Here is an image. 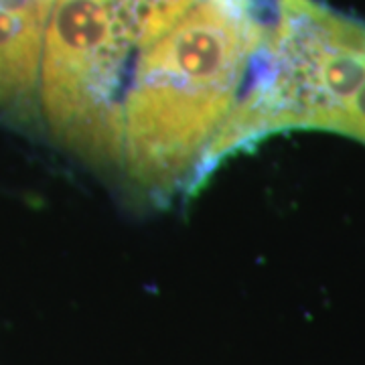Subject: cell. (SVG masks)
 <instances>
[{
    "label": "cell",
    "mask_w": 365,
    "mask_h": 365,
    "mask_svg": "<svg viewBox=\"0 0 365 365\" xmlns=\"http://www.w3.org/2000/svg\"><path fill=\"white\" fill-rule=\"evenodd\" d=\"M278 0H140L114 98L112 170L155 203L195 191L260 90Z\"/></svg>",
    "instance_id": "obj_1"
},
{
    "label": "cell",
    "mask_w": 365,
    "mask_h": 365,
    "mask_svg": "<svg viewBox=\"0 0 365 365\" xmlns=\"http://www.w3.org/2000/svg\"><path fill=\"white\" fill-rule=\"evenodd\" d=\"M140 0H51L41 51V112L59 143L112 169L114 98Z\"/></svg>",
    "instance_id": "obj_2"
},
{
    "label": "cell",
    "mask_w": 365,
    "mask_h": 365,
    "mask_svg": "<svg viewBox=\"0 0 365 365\" xmlns=\"http://www.w3.org/2000/svg\"><path fill=\"white\" fill-rule=\"evenodd\" d=\"M51 0H0V108H29L39 81Z\"/></svg>",
    "instance_id": "obj_3"
},
{
    "label": "cell",
    "mask_w": 365,
    "mask_h": 365,
    "mask_svg": "<svg viewBox=\"0 0 365 365\" xmlns=\"http://www.w3.org/2000/svg\"><path fill=\"white\" fill-rule=\"evenodd\" d=\"M333 132H339V134L365 143V79L347 100V104L343 106L339 118L333 126Z\"/></svg>",
    "instance_id": "obj_4"
}]
</instances>
